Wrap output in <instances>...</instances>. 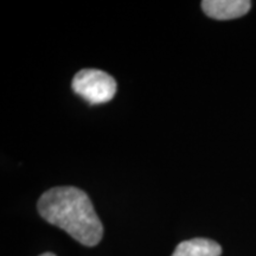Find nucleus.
<instances>
[{"mask_svg": "<svg viewBox=\"0 0 256 256\" xmlns=\"http://www.w3.org/2000/svg\"><path fill=\"white\" fill-rule=\"evenodd\" d=\"M37 209L46 222L63 229L83 246L94 247L102 240L104 226L90 198L81 188H50L40 196Z\"/></svg>", "mask_w": 256, "mask_h": 256, "instance_id": "1", "label": "nucleus"}, {"mask_svg": "<svg viewBox=\"0 0 256 256\" xmlns=\"http://www.w3.org/2000/svg\"><path fill=\"white\" fill-rule=\"evenodd\" d=\"M72 90L90 104L110 101L116 92L118 84L113 76L102 70L82 69L74 76Z\"/></svg>", "mask_w": 256, "mask_h": 256, "instance_id": "2", "label": "nucleus"}, {"mask_svg": "<svg viewBox=\"0 0 256 256\" xmlns=\"http://www.w3.org/2000/svg\"><path fill=\"white\" fill-rule=\"evenodd\" d=\"M252 8L249 0H204L202 10L216 20H229L247 14Z\"/></svg>", "mask_w": 256, "mask_h": 256, "instance_id": "3", "label": "nucleus"}, {"mask_svg": "<svg viewBox=\"0 0 256 256\" xmlns=\"http://www.w3.org/2000/svg\"><path fill=\"white\" fill-rule=\"evenodd\" d=\"M220 254L222 248L212 240L192 238L179 243L172 256H220Z\"/></svg>", "mask_w": 256, "mask_h": 256, "instance_id": "4", "label": "nucleus"}, {"mask_svg": "<svg viewBox=\"0 0 256 256\" xmlns=\"http://www.w3.org/2000/svg\"><path fill=\"white\" fill-rule=\"evenodd\" d=\"M40 256H56V255L52 254V252H44V254H42Z\"/></svg>", "mask_w": 256, "mask_h": 256, "instance_id": "5", "label": "nucleus"}]
</instances>
